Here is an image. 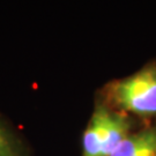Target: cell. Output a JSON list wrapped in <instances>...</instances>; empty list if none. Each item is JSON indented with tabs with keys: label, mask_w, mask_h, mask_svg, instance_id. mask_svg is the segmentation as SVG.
<instances>
[{
	"label": "cell",
	"mask_w": 156,
	"mask_h": 156,
	"mask_svg": "<svg viewBox=\"0 0 156 156\" xmlns=\"http://www.w3.org/2000/svg\"><path fill=\"white\" fill-rule=\"evenodd\" d=\"M129 134V122L105 104H97L84 129L81 156H110Z\"/></svg>",
	"instance_id": "6da1fadb"
},
{
	"label": "cell",
	"mask_w": 156,
	"mask_h": 156,
	"mask_svg": "<svg viewBox=\"0 0 156 156\" xmlns=\"http://www.w3.org/2000/svg\"><path fill=\"white\" fill-rule=\"evenodd\" d=\"M109 97L124 111L139 116L156 115V67L148 66L112 82Z\"/></svg>",
	"instance_id": "7a4b0ae2"
},
{
	"label": "cell",
	"mask_w": 156,
	"mask_h": 156,
	"mask_svg": "<svg viewBox=\"0 0 156 156\" xmlns=\"http://www.w3.org/2000/svg\"><path fill=\"white\" fill-rule=\"evenodd\" d=\"M156 144V128L128 134L110 156H139Z\"/></svg>",
	"instance_id": "3957f363"
},
{
	"label": "cell",
	"mask_w": 156,
	"mask_h": 156,
	"mask_svg": "<svg viewBox=\"0 0 156 156\" xmlns=\"http://www.w3.org/2000/svg\"><path fill=\"white\" fill-rule=\"evenodd\" d=\"M0 156H29L21 138L2 117H0Z\"/></svg>",
	"instance_id": "277c9868"
}]
</instances>
